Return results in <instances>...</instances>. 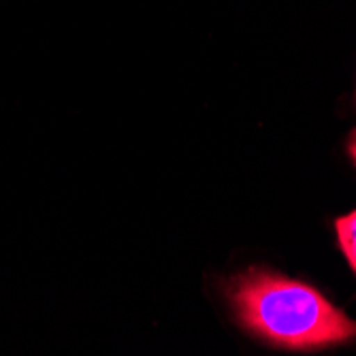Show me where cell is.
I'll return each mask as SVG.
<instances>
[{
	"mask_svg": "<svg viewBox=\"0 0 356 356\" xmlns=\"http://www.w3.org/2000/svg\"><path fill=\"white\" fill-rule=\"evenodd\" d=\"M229 299L243 329L284 350H322L356 339V320L318 288L267 269L237 275Z\"/></svg>",
	"mask_w": 356,
	"mask_h": 356,
	"instance_id": "cell-1",
	"label": "cell"
},
{
	"mask_svg": "<svg viewBox=\"0 0 356 356\" xmlns=\"http://www.w3.org/2000/svg\"><path fill=\"white\" fill-rule=\"evenodd\" d=\"M348 149H350L352 160L356 163V131H354V133H352V137H350V145H348Z\"/></svg>",
	"mask_w": 356,
	"mask_h": 356,
	"instance_id": "cell-3",
	"label": "cell"
},
{
	"mask_svg": "<svg viewBox=\"0 0 356 356\" xmlns=\"http://www.w3.org/2000/svg\"><path fill=\"white\" fill-rule=\"evenodd\" d=\"M335 231H337V241L339 248L343 252V256L348 258V263L356 275V211L337 218L335 222Z\"/></svg>",
	"mask_w": 356,
	"mask_h": 356,
	"instance_id": "cell-2",
	"label": "cell"
}]
</instances>
